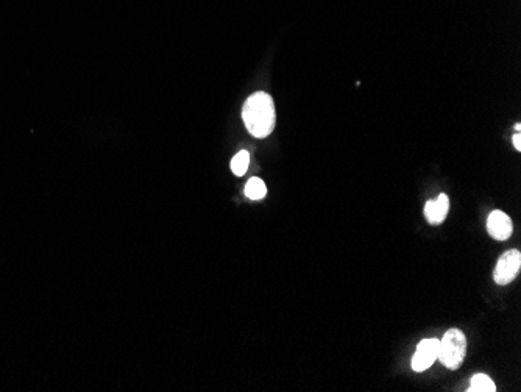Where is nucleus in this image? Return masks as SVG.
Returning <instances> with one entry per match:
<instances>
[{
  "instance_id": "f257e3e1",
  "label": "nucleus",
  "mask_w": 521,
  "mask_h": 392,
  "mask_svg": "<svg viewBox=\"0 0 521 392\" xmlns=\"http://www.w3.org/2000/svg\"><path fill=\"white\" fill-rule=\"evenodd\" d=\"M242 119L250 134L259 139L267 138L276 122L273 99L262 91L250 95L242 108Z\"/></svg>"
},
{
  "instance_id": "f03ea898",
  "label": "nucleus",
  "mask_w": 521,
  "mask_h": 392,
  "mask_svg": "<svg viewBox=\"0 0 521 392\" xmlns=\"http://www.w3.org/2000/svg\"><path fill=\"white\" fill-rule=\"evenodd\" d=\"M467 353V338L458 329H451L445 336L439 339V358L440 363L449 370H456L464 363Z\"/></svg>"
},
{
  "instance_id": "7ed1b4c3",
  "label": "nucleus",
  "mask_w": 521,
  "mask_h": 392,
  "mask_svg": "<svg viewBox=\"0 0 521 392\" xmlns=\"http://www.w3.org/2000/svg\"><path fill=\"white\" fill-rule=\"evenodd\" d=\"M521 269V253L518 250H507L506 253L499 256V260L495 266L493 280L499 286H506L517 279Z\"/></svg>"
},
{
  "instance_id": "20e7f679",
  "label": "nucleus",
  "mask_w": 521,
  "mask_h": 392,
  "mask_svg": "<svg viewBox=\"0 0 521 392\" xmlns=\"http://www.w3.org/2000/svg\"><path fill=\"white\" fill-rule=\"evenodd\" d=\"M439 356V339L428 338L417 345L415 355L412 356V369L415 372L428 370Z\"/></svg>"
},
{
  "instance_id": "39448f33",
  "label": "nucleus",
  "mask_w": 521,
  "mask_h": 392,
  "mask_svg": "<svg viewBox=\"0 0 521 392\" xmlns=\"http://www.w3.org/2000/svg\"><path fill=\"white\" fill-rule=\"evenodd\" d=\"M487 231H488V235L497 241L509 240L513 233V225H512L511 217L507 216L504 211H499V210L492 211L487 219Z\"/></svg>"
},
{
  "instance_id": "423d86ee",
  "label": "nucleus",
  "mask_w": 521,
  "mask_h": 392,
  "mask_svg": "<svg viewBox=\"0 0 521 392\" xmlns=\"http://www.w3.org/2000/svg\"><path fill=\"white\" fill-rule=\"evenodd\" d=\"M449 211V198L447 194H440L434 201H429L424 205V216L429 224L439 225L447 219Z\"/></svg>"
},
{
  "instance_id": "0eeeda50",
  "label": "nucleus",
  "mask_w": 521,
  "mask_h": 392,
  "mask_svg": "<svg viewBox=\"0 0 521 392\" xmlns=\"http://www.w3.org/2000/svg\"><path fill=\"white\" fill-rule=\"evenodd\" d=\"M267 194V186L261 178L253 177L250 178L246 185V196L252 201H261Z\"/></svg>"
},
{
  "instance_id": "6e6552de",
  "label": "nucleus",
  "mask_w": 521,
  "mask_h": 392,
  "mask_svg": "<svg viewBox=\"0 0 521 392\" xmlns=\"http://www.w3.org/2000/svg\"><path fill=\"white\" fill-rule=\"evenodd\" d=\"M468 392H495L497 391V386L492 382L490 377H487L486 374H478L472 378V384L467 389Z\"/></svg>"
},
{
  "instance_id": "1a4fd4ad",
  "label": "nucleus",
  "mask_w": 521,
  "mask_h": 392,
  "mask_svg": "<svg viewBox=\"0 0 521 392\" xmlns=\"http://www.w3.org/2000/svg\"><path fill=\"white\" fill-rule=\"evenodd\" d=\"M248 164H250V153L247 150H241L236 153L233 159H231V171H233L234 175L242 177L243 173L247 172Z\"/></svg>"
},
{
  "instance_id": "9d476101",
  "label": "nucleus",
  "mask_w": 521,
  "mask_h": 392,
  "mask_svg": "<svg viewBox=\"0 0 521 392\" xmlns=\"http://www.w3.org/2000/svg\"><path fill=\"white\" fill-rule=\"evenodd\" d=\"M512 143H513V146H515L517 150H521V136H520V133L513 134V136H512Z\"/></svg>"
},
{
  "instance_id": "9b49d317",
  "label": "nucleus",
  "mask_w": 521,
  "mask_h": 392,
  "mask_svg": "<svg viewBox=\"0 0 521 392\" xmlns=\"http://www.w3.org/2000/svg\"><path fill=\"white\" fill-rule=\"evenodd\" d=\"M515 130H517V132H520V130H521V125H520V124H517V125H515Z\"/></svg>"
}]
</instances>
